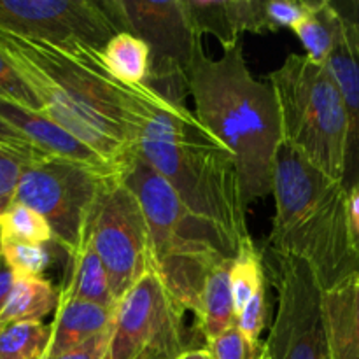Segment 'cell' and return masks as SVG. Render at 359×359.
Masks as SVG:
<instances>
[{
	"label": "cell",
	"instance_id": "e0dca14e",
	"mask_svg": "<svg viewBox=\"0 0 359 359\" xmlns=\"http://www.w3.org/2000/svg\"><path fill=\"white\" fill-rule=\"evenodd\" d=\"M233 258H223L212 265L203 283L198 304L195 309L196 328L205 344L226 330L237 326L230 272Z\"/></svg>",
	"mask_w": 359,
	"mask_h": 359
},
{
	"label": "cell",
	"instance_id": "836d02e7",
	"mask_svg": "<svg viewBox=\"0 0 359 359\" xmlns=\"http://www.w3.org/2000/svg\"><path fill=\"white\" fill-rule=\"evenodd\" d=\"M14 284V273L7 265L6 258L2 255V241H0V312H2L4 305H6L7 297H9L11 290Z\"/></svg>",
	"mask_w": 359,
	"mask_h": 359
},
{
	"label": "cell",
	"instance_id": "83f0119b",
	"mask_svg": "<svg viewBox=\"0 0 359 359\" xmlns=\"http://www.w3.org/2000/svg\"><path fill=\"white\" fill-rule=\"evenodd\" d=\"M270 283V280H269ZM270 319L269 284L262 287L237 314V328L252 342H262V333Z\"/></svg>",
	"mask_w": 359,
	"mask_h": 359
},
{
	"label": "cell",
	"instance_id": "9a60e30c",
	"mask_svg": "<svg viewBox=\"0 0 359 359\" xmlns=\"http://www.w3.org/2000/svg\"><path fill=\"white\" fill-rule=\"evenodd\" d=\"M323 323L333 359H359V272L321 294Z\"/></svg>",
	"mask_w": 359,
	"mask_h": 359
},
{
	"label": "cell",
	"instance_id": "74e56055",
	"mask_svg": "<svg viewBox=\"0 0 359 359\" xmlns=\"http://www.w3.org/2000/svg\"><path fill=\"white\" fill-rule=\"evenodd\" d=\"M356 7H358V9H359V2H356Z\"/></svg>",
	"mask_w": 359,
	"mask_h": 359
},
{
	"label": "cell",
	"instance_id": "8992f818",
	"mask_svg": "<svg viewBox=\"0 0 359 359\" xmlns=\"http://www.w3.org/2000/svg\"><path fill=\"white\" fill-rule=\"evenodd\" d=\"M109 16L119 28L147 44L151 51L146 84L184 104L196 55L203 49L202 35L193 25L184 0H104Z\"/></svg>",
	"mask_w": 359,
	"mask_h": 359
},
{
	"label": "cell",
	"instance_id": "30bf717a",
	"mask_svg": "<svg viewBox=\"0 0 359 359\" xmlns=\"http://www.w3.org/2000/svg\"><path fill=\"white\" fill-rule=\"evenodd\" d=\"M277 314L265 342L270 359H333L321 311V287L307 263L269 251Z\"/></svg>",
	"mask_w": 359,
	"mask_h": 359
},
{
	"label": "cell",
	"instance_id": "5b68a950",
	"mask_svg": "<svg viewBox=\"0 0 359 359\" xmlns=\"http://www.w3.org/2000/svg\"><path fill=\"white\" fill-rule=\"evenodd\" d=\"M266 81L279 102L283 142L323 174L342 182L347 114L328 65L312 62L305 55H287Z\"/></svg>",
	"mask_w": 359,
	"mask_h": 359
},
{
	"label": "cell",
	"instance_id": "52a82bcc",
	"mask_svg": "<svg viewBox=\"0 0 359 359\" xmlns=\"http://www.w3.org/2000/svg\"><path fill=\"white\" fill-rule=\"evenodd\" d=\"M116 177L76 161L46 158L25 167L14 202L37 210L51 226L55 244L69 256L86 238L91 212Z\"/></svg>",
	"mask_w": 359,
	"mask_h": 359
},
{
	"label": "cell",
	"instance_id": "cb8c5ba5",
	"mask_svg": "<svg viewBox=\"0 0 359 359\" xmlns=\"http://www.w3.org/2000/svg\"><path fill=\"white\" fill-rule=\"evenodd\" d=\"M51 325L13 323L0 326V359H46Z\"/></svg>",
	"mask_w": 359,
	"mask_h": 359
},
{
	"label": "cell",
	"instance_id": "6da1fadb",
	"mask_svg": "<svg viewBox=\"0 0 359 359\" xmlns=\"http://www.w3.org/2000/svg\"><path fill=\"white\" fill-rule=\"evenodd\" d=\"M133 151L163 175L195 216L219 228L238 249L251 237L237 161L186 104L142 84H123Z\"/></svg>",
	"mask_w": 359,
	"mask_h": 359
},
{
	"label": "cell",
	"instance_id": "44dd1931",
	"mask_svg": "<svg viewBox=\"0 0 359 359\" xmlns=\"http://www.w3.org/2000/svg\"><path fill=\"white\" fill-rule=\"evenodd\" d=\"M102 60L111 76L123 84H142L149 76V48L128 32H119L105 44Z\"/></svg>",
	"mask_w": 359,
	"mask_h": 359
},
{
	"label": "cell",
	"instance_id": "5bb4252c",
	"mask_svg": "<svg viewBox=\"0 0 359 359\" xmlns=\"http://www.w3.org/2000/svg\"><path fill=\"white\" fill-rule=\"evenodd\" d=\"M344 32L339 46L326 62L342 93L347 114V153L344 188L359 182V21L344 14Z\"/></svg>",
	"mask_w": 359,
	"mask_h": 359
},
{
	"label": "cell",
	"instance_id": "e575fe53",
	"mask_svg": "<svg viewBox=\"0 0 359 359\" xmlns=\"http://www.w3.org/2000/svg\"><path fill=\"white\" fill-rule=\"evenodd\" d=\"M349 209H351V221H353V231L356 244L359 248V182L353 189H349Z\"/></svg>",
	"mask_w": 359,
	"mask_h": 359
},
{
	"label": "cell",
	"instance_id": "ffe728a7",
	"mask_svg": "<svg viewBox=\"0 0 359 359\" xmlns=\"http://www.w3.org/2000/svg\"><path fill=\"white\" fill-rule=\"evenodd\" d=\"M60 304V287L46 277H16L0 312V326L13 323H42L55 314Z\"/></svg>",
	"mask_w": 359,
	"mask_h": 359
},
{
	"label": "cell",
	"instance_id": "8fae6325",
	"mask_svg": "<svg viewBox=\"0 0 359 359\" xmlns=\"http://www.w3.org/2000/svg\"><path fill=\"white\" fill-rule=\"evenodd\" d=\"M86 235L107 272L118 302L154 270L146 217L135 195L121 181V175L98 198Z\"/></svg>",
	"mask_w": 359,
	"mask_h": 359
},
{
	"label": "cell",
	"instance_id": "3957f363",
	"mask_svg": "<svg viewBox=\"0 0 359 359\" xmlns=\"http://www.w3.org/2000/svg\"><path fill=\"white\" fill-rule=\"evenodd\" d=\"M189 95L196 119L233 154L245 203L272 195L273 165L283 144L279 102L269 81L252 77L242 42L217 60L200 49Z\"/></svg>",
	"mask_w": 359,
	"mask_h": 359
},
{
	"label": "cell",
	"instance_id": "4fadbf2b",
	"mask_svg": "<svg viewBox=\"0 0 359 359\" xmlns=\"http://www.w3.org/2000/svg\"><path fill=\"white\" fill-rule=\"evenodd\" d=\"M0 119L23 133L34 146H37L48 156L76 161V163L86 165L109 175L121 174V170L112 165L107 158L72 135L69 130L58 125L46 112L23 107L16 102L0 97Z\"/></svg>",
	"mask_w": 359,
	"mask_h": 359
},
{
	"label": "cell",
	"instance_id": "4316f807",
	"mask_svg": "<svg viewBox=\"0 0 359 359\" xmlns=\"http://www.w3.org/2000/svg\"><path fill=\"white\" fill-rule=\"evenodd\" d=\"M212 359H263L265 342H252L237 326L205 344Z\"/></svg>",
	"mask_w": 359,
	"mask_h": 359
},
{
	"label": "cell",
	"instance_id": "d4e9b609",
	"mask_svg": "<svg viewBox=\"0 0 359 359\" xmlns=\"http://www.w3.org/2000/svg\"><path fill=\"white\" fill-rule=\"evenodd\" d=\"M0 237L11 241L55 244V235L48 221L23 203L13 202L0 214Z\"/></svg>",
	"mask_w": 359,
	"mask_h": 359
},
{
	"label": "cell",
	"instance_id": "7402d4cb",
	"mask_svg": "<svg viewBox=\"0 0 359 359\" xmlns=\"http://www.w3.org/2000/svg\"><path fill=\"white\" fill-rule=\"evenodd\" d=\"M184 6L200 35L216 37L223 49L242 42L235 0H184Z\"/></svg>",
	"mask_w": 359,
	"mask_h": 359
},
{
	"label": "cell",
	"instance_id": "ac0fdd59",
	"mask_svg": "<svg viewBox=\"0 0 359 359\" xmlns=\"http://www.w3.org/2000/svg\"><path fill=\"white\" fill-rule=\"evenodd\" d=\"M60 294L104 305L109 309H116L118 305L107 272H105L88 235L81 248L67 256V266L65 273H63V283L60 286Z\"/></svg>",
	"mask_w": 359,
	"mask_h": 359
},
{
	"label": "cell",
	"instance_id": "7c38bea8",
	"mask_svg": "<svg viewBox=\"0 0 359 359\" xmlns=\"http://www.w3.org/2000/svg\"><path fill=\"white\" fill-rule=\"evenodd\" d=\"M0 27L49 44L95 49L119 34L104 4L95 0H0Z\"/></svg>",
	"mask_w": 359,
	"mask_h": 359
},
{
	"label": "cell",
	"instance_id": "f546056e",
	"mask_svg": "<svg viewBox=\"0 0 359 359\" xmlns=\"http://www.w3.org/2000/svg\"><path fill=\"white\" fill-rule=\"evenodd\" d=\"M27 165L28 161L18 154L0 149V214L14 202L21 175Z\"/></svg>",
	"mask_w": 359,
	"mask_h": 359
},
{
	"label": "cell",
	"instance_id": "277c9868",
	"mask_svg": "<svg viewBox=\"0 0 359 359\" xmlns=\"http://www.w3.org/2000/svg\"><path fill=\"white\" fill-rule=\"evenodd\" d=\"M276 216L269 251L307 263L321 291L359 272V248L344 184L280 144L273 165Z\"/></svg>",
	"mask_w": 359,
	"mask_h": 359
},
{
	"label": "cell",
	"instance_id": "9c48e42d",
	"mask_svg": "<svg viewBox=\"0 0 359 359\" xmlns=\"http://www.w3.org/2000/svg\"><path fill=\"white\" fill-rule=\"evenodd\" d=\"M186 311L156 270L144 276L116 305L109 359H177L196 349Z\"/></svg>",
	"mask_w": 359,
	"mask_h": 359
},
{
	"label": "cell",
	"instance_id": "d6a6232c",
	"mask_svg": "<svg viewBox=\"0 0 359 359\" xmlns=\"http://www.w3.org/2000/svg\"><path fill=\"white\" fill-rule=\"evenodd\" d=\"M111 333H102V335L93 337L88 342L81 344V346L74 347L72 351L60 354V356L48 358V359H109V349H111Z\"/></svg>",
	"mask_w": 359,
	"mask_h": 359
},
{
	"label": "cell",
	"instance_id": "7a4b0ae2",
	"mask_svg": "<svg viewBox=\"0 0 359 359\" xmlns=\"http://www.w3.org/2000/svg\"><path fill=\"white\" fill-rule=\"evenodd\" d=\"M0 53L13 63L46 114L121 170L133 151L123 83L102 60V49L56 46L0 27Z\"/></svg>",
	"mask_w": 359,
	"mask_h": 359
},
{
	"label": "cell",
	"instance_id": "f1b7e54d",
	"mask_svg": "<svg viewBox=\"0 0 359 359\" xmlns=\"http://www.w3.org/2000/svg\"><path fill=\"white\" fill-rule=\"evenodd\" d=\"M0 97L7 98L11 102H16V104L23 105V107L44 112L42 104L35 97L34 91L30 90V86L25 83L23 77L18 74L13 63L2 53H0Z\"/></svg>",
	"mask_w": 359,
	"mask_h": 359
},
{
	"label": "cell",
	"instance_id": "d590c367",
	"mask_svg": "<svg viewBox=\"0 0 359 359\" xmlns=\"http://www.w3.org/2000/svg\"><path fill=\"white\" fill-rule=\"evenodd\" d=\"M177 359H212L209 354V351L205 347H196V349L186 351L184 354H181Z\"/></svg>",
	"mask_w": 359,
	"mask_h": 359
},
{
	"label": "cell",
	"instance_id": "603a6c76",
	"mask_svg": "<svg viewBox=\"0 0 359 359\" xmlns=\"http://www.w3.org/2000/svg\"><path fill=\"white\" fill-rule=\"evenodd\" d=\"M269 272L265 265V252L259 251L252 238L241 242L233 258L230 272L231 294H233L235 314L245 307L249 300L269 284Z\"/></svg>",
	"mask_w": 359,
	"mask_h": 359
},
{
	"label": "cell",
	"instance_id": "1f68e13d",
	"mask_svg": "<svg viewBox=\"0 0 359 359\" xmlns=\"http://www.w3.org/2000/svg\"><path fill=\"white\" fill-rule=\"evenodd\" d=\"M0 149L9 151V153L18 154L20 158L27 160L28 163H35V161H42L48 156L46 153H42L37 146L30 142L23 133L18 132L16 128L6 123L4 119H0Z\"/></svg>",
	"mask_w": 359,
	"mask_h": 359
},
{
	"label": "cell",
	"instance_id": "2e32d148",
	"mask_svg": "<svg viewBox=\"0 0 359 359\" xmlns=\"http://www.w3.org/2000/svg\"><path fill=\"white\" fill-rule=\"evenodd\" d=\"M114 312L116 309L60 294L58 309L51 323V344L46 359L60 356L93 337L112 330Z\"/></svg>",
	"mask_w": 359,
	"mask_h": 359
},
{
	"label": "cell",
	"instance_id": "484cf974",
	"mask_svg": "<svg viewBox=\"0 0 359 359\" xmlns=\"http://www.w3.org/2000/svg\"><path fill=\"white\" fill-rule=\"evenodd\" d=\"M2 255L16 277H44L42 273L51 266L55 244H35V242L2 238Z\"/></svg>",
	"mask_w": 359,
	"mask_h": 359
},
{
	"label": "cell",
	"instance_id": "ba28073f",
	"mask_svg": "<svg viewBox=\"0 0 359 359\" xmlns=\"http://www.w3.org/2000/svg\"><path fill=\"white\" fill-rule=\"evenodd\" d=\"M119 175L126 188L135 195L146 217L154 266L168 259L210 251L237 255L233 242L212 223L195 216L170 182L135 151L125 160Z\"/></svg>",
	"mask_w": 359,
	"mask_h": 359
},
{
	"label": "cell",
	"instance_id": "4dcf8cb0",
	"mask_svg": "<svg viewBox=\"0 0 359 359\" xmlns=\"http://www.w3.org/2000/svg\"><path fill=\"white\" fill-rule=\"evenodd\" d=\"M309 0L304 2H286V0H265V16L269 32H279L283 28L293 30L298 21L305 16Z\"/></svg>",
	"mask_w": 359,
	"mask_h": 359
},
{
	"label": "cell",
	"instance_id": "d6986e66",
	"mask_svg": "<svg viewBox=\"0 0 359 359\" xmlns=\"http://www.w3.org/2000/svg\"><path fill=\"white\" fill-rule=\"evenodd\" d=\"M344 13L328 0H309V9L293 28L305 48V56L325 65L339 46L344 32Z\"/></svg>",
	"mask_w": 359,
	"mask_h": 359
},
{
	"label": "cell",
	"instance_id": "8d00e7d4",
	"mask_svg": "<svg viewBox=\"0 0 359 359\" xmlns=\"http://www.w3.org/2000/svg\"><path fill=\"white\" fill-rule=\"evenodd\" d=\"M263 359H270L269 354H266V349H265V354H263Z\"/></svg>",
	"mask_w": 359,
	"mask_h": 359
}]
</instances>
